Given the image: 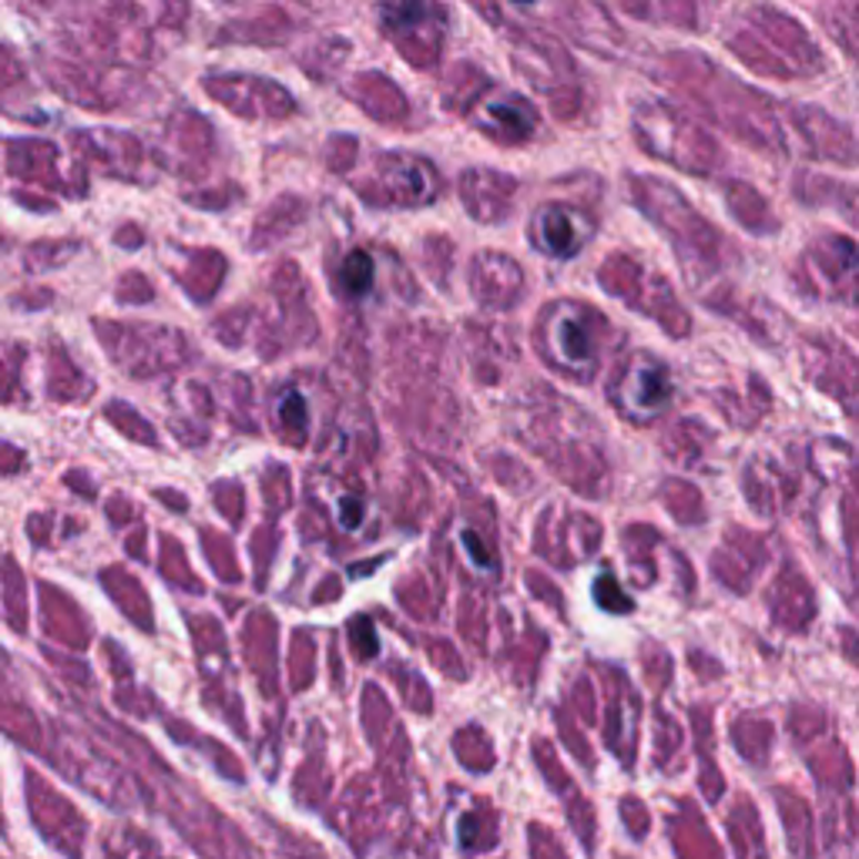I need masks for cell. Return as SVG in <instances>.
<instances>
[{"label": "cell", "mask_w": 859, "mask_h": 859, "mask_svg": "<svg viewBox=\"0 0 859 859\" xmlns=\"http://www.w3.org/2000/svg\"><path fill=\"white\" fill-rule=\"evenodd\" d=\"M550 346L567 366H588L595 356V333L588 313L578 306H560L550 320Z\"/></svg>", "instance_id": "1"}, {"label": "cell", "mask_w": 859, "mask_h": 859, "mask_svg": "<svg viewBox=\"0 0 859 859\" xmlns=\"http://www.w3.org/2000/svg\"><path fill=\"white\" fill-rule=\"evenodd\" d=\"M534 235H537V245L557 259H567L575 255L585 242V222L578 212H570L564 205H550V209H540L537 219H534Z\"/></svg>", "instance_id": "2"}, {"label": "cell", "mask_w": 859, "mask_h": 859, "mask_svg": "<svg viewBox=\"0 0 859 859\" xmlns=\"http://www.w3.org/2000/svg\"><path fill=\"white\" fill-rule=\"evenodd\" d=\"M671 396V376L661 363H638L631 366L628 380H625V400L628 410L638 416H651L658 413Z\"/></svg>", "instance_id": "3"}, {"label": "cell", "mask_w": 859, "mask_h": 859, "mask_svg": "<svg viewBox=\"0 0 859 859\" xmlns=\"http://www.w3.org/2000/svg\"><path fill=\"white\" fill-rule=\"evenodd\" d=\"M484 118L507 134H527L537 121L534 108L517 94H497L484 104Z\"/></svg>", "instance_id": "4"}, {"label": "cell", "mask_w": 859, "mask_h": 859, "mask_svg": "<svg viewBox=\"0 0 859 859\" xmlns=\"http://www.w3.org/2000/svg\"><path fill=\"white\" fill-rule=\"evenodd\" d=\"M340 282H343V290H346L350 296L370 293V285H373V259H370L366 252H350L346 262H343Z\"/></svg>", "instance_id": "5"}, {"label": "cell", "mask_w": 859, "mask_h": 859, "mask_svg": "<svg viewBox=\"0 0 859 859\" xmlns=\"http://www.w3.org/2000/svg\"><path fill=\"white\" fill-rule=\"evenodd\" d=\"M426 11H434L429 0H383V21L386 28H410L413 21L420 24V18Z\"/></svg>", "instance_id": "6"}, {"label": "cell", "mask_w": 859, "mask_h": 859, "mask_svg": "<svg viewBox=\"0 0 859 859\" xmlns=\"http://www.w3.org/2000/svg\"><path fill=\"white\" fill-rule=\"evenodd\" d=\"M595 598H598L602 608H608V612H615V615L631 612V598L621 595V588L615 585L612 575H598V582H595Z\"/></svg>", "instance_id": "7"}, {"label": "cell", "mask_w": 859, "mask_h": 859, "mask_svg": "<svg viewBox=\"0 0 859 859\" xmlns=\"http://www.w3.org/2000/svg\"><path fill=\"white\" fill-rule=\"evenodd\" d=\"M279 413H282V423H285V426H296V429L306 426V400H303L300 393L285 396L282 406H279Z\"/></svg>", "instance_id": "8"}, {"label": "cell", "mask_w": 859, "mask_h": 859, "mask_svg": "<svg viewBox=\"0 0 859 859\" xmlns=\"http://www.w3.org/2000/svg\"><path fill=\"white\" fill-rule=\"evenodd\" d=\"M353 641H356V648H360V655L363 658H373L376 655V635H373V625L366 621V618H356L353 621Z\"/></svg>", "instance_id": "9"}, {"label": "cell", "mask_w": 859, "mask_h": 859, "mask_svg": "<svg viewBox=\"0 0 859 859\" xmlns=\"http://www.w3.org/2000/svg\"><path fill=\"white\" fill-rule=\"evenodd\" d=\"M461 540H464L467 554H471V557L477 560V567H484V570H491V567H494V560H491V557L484 554V544H481V537H477V534H464Z\"/></svg>", "instance_id": "10"}, {"label": "cell", "mask_w": 859, "mask_h": 859, "mask_svg": "<svg viewBox=\"0 0 859 859\" xmlns=\"http://www.w3.org/2000/svg\"><path fill=\"white\" fill-rule=\"evenodd\" d=\"M340 514H343V524L353 530V527L360 524V517H363V504H360V501H343Z\"/></svg>", "instance_id": "11"}, {"label": "cell", "mask_w": 859, "mask_h": 859, "mask_svg": "<svg viewBox=\"0 0 859 859\" xmlns=\"http://www.w3.org/2000/svg\"><path fill=\"white\" fill-rule=\"evenodd\" d=\"M517 4H530V0H517Z\"/></svg>", "instance_id": "12"}]
</instances>
